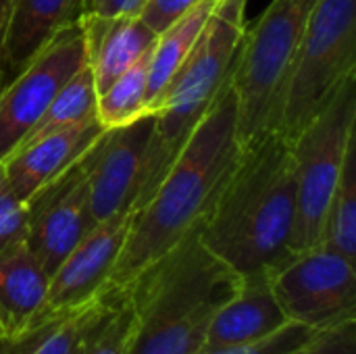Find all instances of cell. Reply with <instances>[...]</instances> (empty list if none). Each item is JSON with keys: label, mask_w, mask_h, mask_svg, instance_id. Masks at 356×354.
<instances>
[{"label": "cell", "mask_w": 356, "mask_h": 354, "mask_svg": "<svg viewBox=\"0 0 356 354\" xmlns=\"http://www.w3.org/2000/svg\"><path fill=\"white\" fill-rule=\"evenodd\" d=\"M294 213L292 140L267 129L240 146L198 238L240 277L271 275L294 257Z\"/></svg>", "instance_id": "obj_1"}, {"label": "cell", "mask_w": 356, "mask_h": 354, "mask_svg": "<svg viewBox=\"0 0 356 354\" xmlns=\"http://www.w3.org/2000/svg\"><path fill=\"white\" fill-rule=\"evenodd\" d=\"M238 154V106L229 81L194 127L152 196L134 211L127 238L104 286L125 288L196 232Z\"/></svg>", "instance_id": "obj_2"}, {"label": "cell", "mask_w": 356, "mask_h": 354, "mask_svg": "<svg viewBox=\"0 0 356 354\" xmlns=\"http://www.w3.org/2000/svg\"><path fill=\"white\" fill-rule=\"evenodd\" d=\"M240 282L192 232L125 286L136 313L129 354H198L215 313Z\"/></svg>", "instance_id": "obj_3"}, {"label": "cell", "mask_w": 356, "mask_h": 354, "mask_svg": "<svg viewBox=\"0 0 356 354\" xmlns=\"http://www.w3.org/2000/svg\"><path fill=\"white\" fill-rule=\"evenodd\" d=\"M246 2L248 0H217L192 52L150 106L156 121L134 209L142 207L152 196L156 184L171 167L194 127L229 86L246 29Z\"/></svg>", "instance_id": "obj_4"}, {"label": "cell", "mask_w": 356, "mask_h": 354, "mask_svg": "<svg viewBox=\"0 0 356 354\" xmlns=\"http://www.w3.org/2000/svg\"><path fill=\"white\" fill-rule=\"evenodd\" d=\"M317 2L271 0L257 23L244 29L232 73L240 146L273 127L292 61Z\"/></svg>", "instance_id": "obj_5"}, {"label": "cell", "mask_w": 356, "mask_h": 354, "mask_svg": "<svg viewBox=\"0 0 356 354\" xmlns=\"http://www.w3.org/2000/svg\"><path fill=\"white\" fill-rule=\"evenodd\" d=\"M356 75V0H319L292 61L273 127L294 140Z\"/></svg>", "instance_id": "obj_6"}, {"label": "cell", "mask_w": 356, "mask_h": 354, "mask_svg": "<svg viewBox=\"0 0 356 354\" xmlns=\"http://www.w3.org/2000/svg\"><path fill=\"white\" fill-rule=\"evenodd\" d=\"M356 75L348 77L323 111L292 140L296 213L292 252L321 246L327 209L336 194L346 154L356 142Z\"/></svg>", "instance_id": "obj_7"}, {"label": "cell", "mask_w": 356, "mask_h": 354, "mask_svg": "<svg viewBox=\"0 0 356 354\" xmlns=\"http://www.w3.org/2000/svg\"><path fill=\"white\" fill-rule=\"evenodd\" d=\"M286 319L315 332L356 321V269L348 259L319 246L294 255L269 275Z\"/></svg>", "instance_id": "obj_8"}, {"label": "cell", "mask_w": 356, "mask_h": 354, "mask_svg": "<svg viewBox=\"0 0 356 354\" xmlns=\"http://www.w3.org/2000/svg\"><path fill=\"white\" fill-rule=\"evenodd\" d=\"M86 65L83 21L56 33L0 92V163L21 144L58 90Z\"/></svg>", "instance_id": "obj_9"}, {"label": "cell", "mask_w": 356, "mask_h": 354, "mask_svg": "<svg viewBox=\"0 0 356 354\" xmlns=\"http://www.w3.org/2000/svg\"><path fill=\"white\" fill-rule=\"evenodd\" d=\"M98 138L25 202L29 215L25 242L48 275L96 225L90 211L88 169Z\"/></svg>", "instance_id": "obj_10"}, {"label": "cell", "mask_w": 356, "mask_h": 354, "mask_svg": "<svg viewBox=\"0 0 356 354\" xmlns=\"http://www.w3.org/2000/svg\"><path fill=\"white\" fill-rule=\"evenodd\" d=\"M154 121V113L148 111L129 123L104 129L98 138L88 169L90 211L96 223L134 209Z\"/></svg>", "instance_id": "obj_11"}, {"label": "cell", "mask_w": 356, "mask_h": 354, "mask_svg": "<svg viewBox=\"0 0 356 354\" xmlns=\"http://www.w3.org/2000/svg\"><path fill=\"white\" fill-rule=\"evenodd\" d=\"M136 209L98 221L50 275L44 313L63 311L96 296L121 252Z\"/></svg>", "instance_id": "obj_12"}, {"label": "cell", "mask_w": 356, "mask_h": 354, "mask_svg": "<svg viewBox=\"0 0 356 354\" xmlns=\"http://www.w3.org/2000/svg\"><path fill=\"white\" fill-rule=\"evenodd\" d=\"M102 131L104 127L100 121L92 119L44 136L10 152L0 163L8 186L23 202H27L42 186L65 171Z\"/></svg>", "instance_id": "obj_13"}, {"label": "cell", "mask_w": 356, "mask_h": 354, "mask_svg": "<svg viewBox=\"0 0 356 354\" xmlns=\"http://www.w3.org/2000/svg\"><path fill=\"white\" fill-rule=\"evenodd\" d=\"M90 0H10L2 40L13 79L56 33L88 17Z\"/></svg>", "instance_id": "obj_14"}, {"label": "cell", "mask_w": 356, "mask_h": 354, "mask_svg": "<svg viewBox=\"0 0 356 354\" xmlns=\"http://www.w3.org/2000/svg\"><path fill=\"white\" fill-rule=\"evenodd\" d=\"M288 323L280 309L269 275L242 277L236 294L215 313L202 351L263 340Z\"/></svg>", "instance_id": "obj_15"}, {"label": "cell", "mask_w": 356, "mask_h": 354, "mask_svg": "<svg viewBox=\"0 0 356 354\" xmlns=\"http://www.w3.org/2000/svg\"><path fill=\"white\" fill-rule=\"evenodd\" d=\"M50 275L25 240L0 250V323L6 340L31 330L44 315Z\"/></svg>", "instance_id": "obj_16"}, {"label": "cell", "mask_w": 356, "mask_h": 354, "mask_svg": "<svg viewBox=\"0 0 356 354\" xmlns=\"http://www.w3.org/2000/svg\"><path fill=\"white\" fill-rule=\"evenodd\" d=\"M83 31L86 63L94 73L98 94L104 92L156 42V33L138 15H88L83 19Z\"/></svg>", "instance_id": "obj_17"}, {"label": "cell", "mask_w": 356, "mask_h": 354, "mask_svg": "<svg viewBox=\"0 0 356 354\" xmlns=\"http://www.w3.org/2000/svg\"><path fill=\"white\" fill-rule=\"evenodd\" d=\"M102 300L104 288L81 305L44 313L31 330L6 342L4 354H77L81 338L96 319Z\"/></svg>", "instance_id": "obj_18"}, {"label": "cell", "mask_w": 356, "mask_h": 354, "mask_svg": "<svg viewBox=\"0 0 356 354\" xmlns=\"http://www.w3.org/2000/svg\"><path fill=\"white\" fill-rule=\"evenodd\" d=\"M217 0H200L184 17H179L171 27L156 35L150 65H148V86H146V108L159 100L163 90L169 86L177 69L184 65L194 44L198 42L204 25L209 23Z\"/></svg>", "instance_id": "obj_19"}, {"label": "cell", "mask_w": 356, "mask_h": 354, "mask_svg": "<svg viewBox=\"0 0 356 354\" xmlns=\"http://www.w3.org/2000/svg\"><path fill=\"white\" fill-rule=\"evenodd\" d=\"M96 102H98V90L94 81V73L90 65L86 63L52 98V102L46 106L42 117L35 121V125L25 134L21 144L15 148H23L44 136L56 134L60 129H67L71 125L98 119L96 117ZM13 150V152H15Z\"/></svg>", "instance_id": "obj_20"}, {"label": "cell", "mask_w": 356, "mask_h": 354, "mask_svg": "<svg viewBox=\"0 0 356 354\" xmlns=\"http://www.w3.org/2000/svg\"><path fill=\"white\" fill-rule=\"evenodd\" d=\"M136 336V313L127 288L104 286V300L86 330L77 354H129Z\"/></svg>", "instance_id": "obj_21"}, {"label": "cell", "mask_w": 356, "mask_h": 354, "mask_svg": "<svg viewBox=\"0 0 356 354\" xmlns=\"http://www.w3.org/2000/svg\"><path fill=\"white\" fill-rule=\"evenodd\" d=\"M152 48L144 56H140L127 71H123L104 92L98 94L96 117L104 129L119 127L148 113L146 86H148V65H150Z\"/></svg>", "instance_id": "obj_22"}, {"label": "cell", "mask_w": 356, "mask_h": 354, "mask_svg": "<svg viewBox=\"0 0 356 354\" xmlns=\"http://www.w3.org/2000/svg\"><path fill=\"white\" fill-rule=\"evenodd\" d=\"M321 246L350 263L356 261V142L346 154L336 194L327 209Z\"/></svg>", "instance_id": "obj_23"}, {"label": "cell", "mask_w": 356, "mask_h": 354, "mask_svg": "<svg viewBox=\"0 0 356 354\" xmlns=\"http://www.w3.org/2000/svg\"><path fill=\"white\" fill-rule=\"evenodd\" d=\"M319 334L321 332H315L311 328L288 321L282 330H277L275 334H271L263 340L213 348V351H200L198 354H294L300 348H305L311 340H315Z\"/></svg>", "instance_id": "obj_24"}, {"label": "cell", "mask_w": 356, "mask_h": 354, "mask_svg": "<svg viewBox=\"0 0 356 354\" xmlns=\"http://www.w3.org/2000/svg\"><path fill=\"white\" fill-rule=\"evenodd\" d=\"M27 204L13 192L0 165V250L27 238Z\"/></svg>", "instance_id": "obj_25"}, {"label": "cell", "mask_w": 356, "mask_h": 354, "mask_svg": "<svg viewBox=\"0 0 356 354\" xmlns=\"http://www.w3.org/2000/svg\"><path fill=\"white\" fill-rule=\"evenodd\" d=\"M200 0H142L138 17L159 35Z\"/></svg>", "instance_id": "obj_26"}, {"label": "cell", "mask_w": 356, "mask_h": 354, "mask_svg": "<svg viewBox=\"0 0 356 354\" xmlns=\"http://www.w3.org/2000/svg\"><path fill=\"white\" fill-rule=\"evenodd\" d=\"M294 354H356V321L321 332L315 340Z\"/></svg>", "instance_id": "obj_27"}, {"label": "cell", "mask_w": 356, "mask_h": 354, "mask_svg": "<svg viewBox=\"0 0 356 354\" xmlns=\"http://www.w3.org/2000/svg\"><path fill=\"white\" fill-rule=\"evenodd\" d=\"M142 0H90L88 15L94 17H117V15H138Z\"/></svg>", "instance_id": "obj_28"}, {"label": "cell", "mask_w": 356, "mask_h": 354, "mask_svg": "<svg viewBox=\"0 0 356 354\" xmlns=\"http://www.w3.org/2000/svg\"><path fill=\"white\" fill-rule=\"evenodd\" d=\"M8 2L10 0H0V92L10 81L8 69H6V63H4V50H2V40H4V29H6V15H8Z\"/></svg>", "instance_id": "obj_29"}, {"label": "cell", "mask_w": 356, "mask_h": 354, "mask_svg": "<svg viewBox=\"0 0 356 354\" xmlns=\"http://www.w3.org/2000/svg\"><path fill=\"white\" fill-rule=\"evenodd\" d=\"M6 334H4V328H2V323H0V354H4L6 351Z\"/></svg>", "instance_id": "obj_30"}]
</instances>
